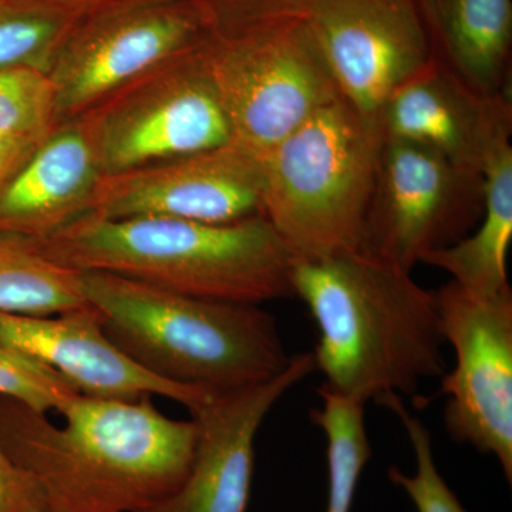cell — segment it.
I'll list each match as a JSON object with an SVG mask.
<instances>
[{
	"instance_id": "1",
	"label": "cell",
	"mask_w": 512,
	"mask_h": 512,
	"mask_svg": "<svg viewBox=\"0 0 512 512\" xmlns=\"http://www.w3.org/2000/svg\"><path fill=\"white\" fill-rule=\"evenodd\" d=\"M60 414L59 427L0 397V444L35 478L52 512H138L173 493L190 470L197 421L165 416L153 396L82 393Z\"/></svg>"
},
{
	"instance_id": "2",
	"label": "cell",
	"mask_w": 512,
	"mask_h": 512,
	"mask_svg": "<svg viewBox=\"0 0 512 512\" xmlns=\"http://www.w3.org/2000/svg\"><path fill=\"white\" fill-rule=\"evenodd\" d=\"M292 285L318 326L313 363L333 392L363 404L417 396L447 372L436 295L412 272L356 251L296 259Z\"/></svg>"
},
{
	"instance_id": "3",
	"label": "cell",
	"mask_w": 512,
	"mask_h": 512,
	"mask_svg": "<svg viewBox=\"0 0 512 512\" xmlns=\"http://www.w3.org/2000/svg\"><path fill=\"white\" fill-rule=\"evenodd\" d=\"M37 244L74 271L127 276L192 298L262 305L295 296V255L262 215L207 224L87 212Z\"/></svg>"
},
{
	"instance_id": "4",
	"label": "cell",
	"mask_w": 512,
	"mask_h": 512,
	"mask_svg": "<svg viewBox=\"0 0 512 512\" xmlns=\"http://www.w3.org/2000/svg\"><path fill=\"white\" fill-rule=\"evenodd\" d=\"M79 275L111 345L165 382L232 392L291 363L275 316L261 305L192 298L109 272Z\"/></svg>"
},
{
	"instance_id": "5",
	"label": "cell",
	"mask_w": 512,
	"mask_h": 512,
	"mask_svg": "<svg viewBox=\"0 0 512 512\" xmlns=\"http://www.w3.org/2000/svg\"><path fill=\"white\" fill-rule=\"evenodd\" d=\"M383 146L379 121L338 96L264 158L262 217L296 259L360 251Z\"/></svg>"
},
{
	"instance_id": "6",
	"label": "cell",
	"mask_w": 512,
	"mask_h": 512,
	"mask_svg": "<svg viewBox=\"0 0 512 512\" xmlns=\"http://www.w3.org/2000/svg\"><path fill=\"white\" fill-rule=\"evenodd\" d=\"M201 52L232 143L261 158L340 96L305 18L210 32Z\"/></svg>"
},
{
	"instance_id": "7",
	"label": "cell",
	"mask_w": 512,
	"mask_h": 512,
	"mask_svg": "<svg viewBox=\"0 0 512 512\" xmlns=\"http://www.w3.org/2000/svg\"><path fill=\"white\" fill-rule=\"evenodd\" d=\"M194 0H117L94 10L64 43L49 76L56 89V127L207 39Z\"/></svg>"
},
{
	"instance_id": "8",
	"label": "cell",
	"mask_w": 512,
	"mask_h": 512,
	"mask_svg": "<svg viewBox=\"0 0 512 512\" xmlns=\"http://www.w3.org/2000/svg\"><path fill=\"white\" fill-rule=\"evenodd\" d=\"M483 211V175L419 144L384 140L360 251L412 272L430 252L467 237Z\"/></svg>"
},
{
	"instance_id": "9",
	"label": "cell",
	"mask_w": 512,
	"mask_h": 512,
	"mask_svg": "<svg viewBox=\"0 0 512 512\" xmlns=\"http://www.w3.org/2000/svg\"><path fill=\"white\" fill-rule=\"evenodd\" d=\"M202 43L89 111L96 121L104 174L231 141L227 116L202 59Z\"/></svg>"
},
{
	"instance_id": "10",
	"label": "cell",
	"mask_w": 512,
	"mask_h": 512,
	"mask_svg": "<svg viewBox=\"0 0 512 512\" xmlns=\"http://www.w3.org/2000/svg\"><path fill=\"white\" fill-rule=\"evenodd\" d=\"M436 295L456 366L441 377L448 434L497 458L512 481V291L477 298L456 282Z\"/></svg>"
},
{
	"instance_id": "11",
	"label": "cell",
	"mask_w": 512,
	"mask_h": 512,
	"mask_svg": "<svg viewBox=\"0 0 512 512\" xmlns=\"http://www.w3.org/2000/svg\"><path fill=\"white\" fill-rule=\"evenodd\" d=\"M264 158L229 143L104 174L90 212L113 220H170L227 224L262 215Z\"/></svg>"
},
{
	"instance_id": "12",
	"label": "cell",
	"mask_w": 512,
	"mask_h": 512,
	"mask_svg": "<svg viewBox=\"0 0 512 512\" xmlns=\"http://www.w3.org/2000/svg\"><path fill=\"white\" fill-rule=\"evenodd\" d=\"M305 19L340 97L370 119L433 60L414 0H316Z\"/></svg>"
},
{
	"instance_id": "13",
	"label": "cell",
	"mask_w": 512,
	"mask_h": 512,
	"mask_svg": "<svg viewBox=\"0 0 512 512\" xmlns=\"http://www.w3.org/2000/svg\"><path fill=\"white\" fill-rule=\"evenodd\" d=\"M312 372V353H299L268 382L211 393L190 410L198 441L183 483L138 512H247L258 431L272 407Z\"/></svg>"
},
{
	"instance_id": "14",
	"label": "cell",
	"mask_w": 512,
	"mask_h": 512,
	"mask_svg": "<svg viewBox=\"0 0 512 512\" xmlns=\"http://www.w3.org/2000/svg\"><path fill=\"white\" fill-rule=\"evenodd\" d=\"M377 121L384 140L419 144L483 175L495 151L510 143L512 101L476 92L431 60L390 96Z\"/></svg>"
},
{
	"instance_id": "15",
	"label": "cell",
	"mask_w": 512,
	"mask_h": 512,
	"mask_svg": "<svg viewBox=\"0 0 512 512\" xmlns=\"http://www.w3.org/2000/svg\"><path fill=\"white\" fill-rule=\"evenodd\" d=\"M0 345L53 367L86 396H163L190 412L212 393L165 382L131 362L111 345L90 305L52 316L0 312Z\"/></svg>"
},
{
	"instance_id": "16",
	"label": "cell",
	"mask_w": 512,
	"mask_h": 512,
	"mask_svg": "<svg viewBox=\"0 0 512 512\" xmlns=\"http://www.w3.org/2000/svg\"><path fill=\"white\" fill-rule=\"evenodd\" d=\"M103 175L92 114L60 124L0 197V231L50 237L90 212Z\"/></svg>"
},
{
	"instance_id": "17",
	"label": "cell",
	"mask_w": 512,
	"mask_h": 512,
	"mask_svg": "<svg viewBox=\"0 0 512 512\" xmlns=\"http://www.w3.org/2000/svg\"><path fill=\"white\" fill-rule=\"evenodd\" d=\"M440 66L488 97H511L512 0H414Z\"/></svg>"
},
{
	"instance_id": "18",
	"label": "cell",
	"mask_w": 512,
	"mask_h": 512,
	"mask_svg": "<svg viewBox=\"0 0 512 512\" xmlns=\"http://www.w3.org/2000/svg\"><path fill=\"white\" fill-rule=\"evenodd\" d=\"M484 211L476 228L460 241L421 259L447 272L450 281L477 298H493L510 289L507 255L512 241V147L495 151L485 165Z\"/></svg>"
},
{
	"instance_id": "19",
	"label": "cell",
	"mask_w": 512,
	"mask_h": 512,
	"mask_svg": "<svg viewBox=\"0 0 512 512\" xmlns=\"http://www.w3.org/2000/svg\"><path fill=\"white\" fill-rule=\"evenodd\" d=\"M84 306L79 272L47 258L36 239L0 231V312L52 316Z\"/></svg>"
},
{
	"instance_id": "20",
	"label": "cell",
	"mask_w": 512,
	"mask_h": 512,
	"mask_svg": "<svg viewBox=\"0 0 512 512\" xmlns=\"http://www.w3.org/2000/svg\"><path fill=\"white\" fill-rule=\"evenodd\" d=\"M97 0H0V70L35 67L49 73L74 30Z\"/></svg>"
},
{
	"instance_id": "21",
	"label": "cell",
	"mask_w": 512,
	"mask_h": 512,
	"mask_svg": "<svg viewBox=\"0 0 512 512\" xmlns=\"http://www.w3.org/2000/svg\"><path fill=\"white\" fill-rule=\"evenodd\" d=\"M322 407L312 410V423L328 441V512H352L357 484L372 457L365 424V404L322 386Z\"/></svg>"
},
{
	"instance_id": "22",
	"label": "cell",
	"mask_w": 512,
	"mask_h": 512,
	"mask_svg": "<svg viewBox=\"0 0 512 512\" xmlns=\"http://www.w3.org/2000/svg\"><path fill=\"white\" fill-rule=\"evenodd\" d=\"M56 128V89L35 67L0 70V134L43 141Z\"/></svg>"
},
{
	"instance_id": "23",
	"label": "cell",
	"mask_w": 512,
	"mask_h": 512,
	"mask_svg": "<svg viewBox=\"0 0 512 512\" xmlns=\"http://www.w3.org/2000/svg\"><path fill=\"white\" fill-rule=\"evenodd\" d=\"M377 403L386 406L402 421L416 460V473L413 476L392 466L387 471L389 480L409 495L419 512H467L441 477L434 461L431 434L423 421L404 407L402 397L397 394H386Z\"/></svg>"
},
{
	"instance_id": "24",
	"label": "cell",
	"mask_w": 512,
	"mask_h": 512,
	"mask_svg": "<svg viewBox=\"0 0 512 512\" xmlns=\"http://www.w3.org/2000/svg\"><path fill=\"white\" fill-rule=\"evenodd\" d=\"M79 394L53 367L0 345V397L18 400L37 412L60 414Z\"/></svg>"
},
{
	"instance_id": "25",
	"label": "cell",
	"mask_w": 512,
	"mask_h": 512,
	"mask_svg": "<svg viewBox=\"0 0 512 512\" xmlns=\"http://www.w3.org/2000/svg\"><path fill=\"white\" fill-rule=\"evenodd\" d=\"M316 0H194L212 33L258 23L306 18Z\"/></svg>"
},
{
	"instance_id": "26",
	"label": "cell",
	"mask_w": 512,
	"mask_h": 512,
	"mask_svg": "<svg viewBox=\"0 0 512 512\" xmlns=\"http://www.w3.org/2000/svg\"><path fill=\"white\" fill-rule=\"evenodd\" d=\"M0 512H52L35 478L0 444Z\"/></svg>"
},
{
	"instance_id": "27",
	"label": "cell",
	"mask_w": 512,
	"mask_h": 512,
	"mask_svg": "<svg viewBox=\"0 0 512 512\" xmlns=\"http://www.w3.org/2000/svg\"><path fill=\"white\" fill-rule=\"evenodd\" d=\"M42 141L0 134V197L8 190Z\"/></svg>"
},
{
	"instance_id": "28",
	"label": "cell",
	"mask_w": 512,
	"mask_h": 512,
	"mask_svg": "<svg viewBox=\"0 0 512 512\" xmlns=\"http://www.w3.org/2000/svg\"><path fill=\"white\" fill-rule=\"evenodd\" d=\"M97 2H116V0H97Z\"/></svg>"
}]
</instances>
